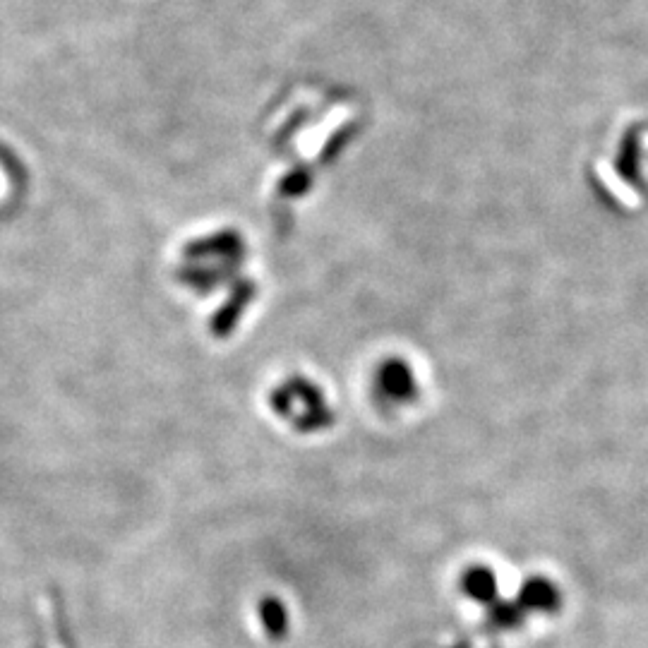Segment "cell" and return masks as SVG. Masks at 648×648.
<instances>
[{"instance_id":"cell-1","label":"cell","mask_w":648,"mask_h":648,"mask_svg":"<svg viewBox=\"0 0 648 648\" xmlns=\"http://www.w3.org/2000/svg\"><path fill=\"white\" fill-rule=\"evenodd\" d=\"M260 615H262V622H264V629H267L269 636H274V639H279V636L286 634L288 629V617H286V610L284 605L279 603V600H262V608H260Z\"/></svg>"}]
</instances>
